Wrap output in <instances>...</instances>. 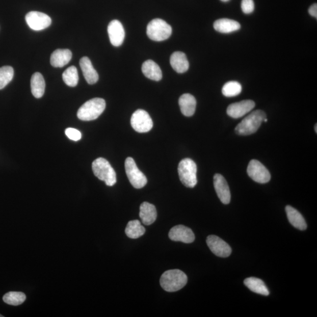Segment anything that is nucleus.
I'll return each mask as SVG.
<instances>
[{
  "label": "nucleus",
  "mask_w": 317,
  "mask_h": 317,
  "mask_svg": "<svg viewBox=\"0 0 317 317\" xmlns=\"http://www.w3.org/2000/svg\"><path fill=\"white\" fill-rule=\"evenodd\" d=\"M188 282V277L180 270H170L162 274L160 284L168 292H175L183 288Z\"/></svg>",
  "instance_id": "1"
},
{
  "label": "nucleus",
  "mask_w": 317,
  "mask_h": 317,
  "mask_svg": "<svg viewBox=\"0 0 317 317\" xmlns=\"http://www.w3.org/2000/svg\"><path fill=\"white\" fill-rule=\"evenodd\" d=\"M106 108L105 100L95 98L88 100L80 108L77 117L82 121H90L97 119Z\"/></svg>",
  "instance_id": "2"
},
{
  "label": "nucleus",
  "mask_w": 317,
  "mask_h": 317,
  "mask_svg": "<svg viewBox=\"0 0 317 317\" xmlns=\"http://www.w3.org/2000/svg\"><path fill=\"white\" fill-rule=\"evenodd\" d=\"M266 118V115L264 111H255L238 124L235 129V133L243 136L256 133Z\"/></svg>",
  "instance_id": "3"
},
{
  "label": "nucleus",
  "mask_w": 317,
  "mask_h": 317,
  "mask_svg": "<svg viewBox=\"0 0 317 317\" xmlns=\"http://www.w3.org/2000/svg\"><path fill=\"white\" fill-rule=\"evenodd\" d=\"M92 171L95 176L105 181L108 187H113L117 183V175L115 170L105 158L99 157L92 163Z\"/></svg>",
  "instance_id": "4"
},
{
  "label": "nucleus",
  "mask_w": 317,
  "mask_h": 317,
  "mask_svg": "<svg viewBox=\"0 0 317 317\" xmlns=\"http://www.w3.org/2000/svg\"><path fill=\"white\" fill-rule=\"evenodd\" d=\"M178 173L181 182L186 187L193 188L198 183L197 166L191 158H186L180 161L178 166Z\"/></svg>",
  "instance_id": "5"
},
{
  "label": "nucleus",
  "mask_w": 317,
  "mask_h": 317,
  "mask_svg": "<svg viewBox=\"0 0 317 317\" xmlns=\"http://www.w3.org/2000/svg\"><path fill=\"white\" fill-rule=\"evenodd\" d=\"M172 33L171 26L162 19H154L147 26V35L150 40L154 41L167 40L171 37Z\"/></svg>",
  "instance_id": "6"
},
{
  "label": "nucleus",
  "mask_w": 317,
  "mask_h": 317,
  "mask_svg": "<svg viewBox=\"0 0 317 317\" xmlns=\"http://www.w3.org/2000/svg\"><path fill=\"white\" fill-rule=\"evenodd\" d=\"M125 167L127 178L133 187L136 189L144 188L148 180L144 174L138 169L133 158L129 157L126 158Z\"/></svg>",
  "instance_id": "7"
},
{
  "label": "nucleus",
  "mask_w": 317,
  "mask_h": 317,
  "mask_svg": "<svg viewBox=\"0 0 317 317\" xmlns=\"http://www.w3.org/2000/svg\"><path fill=\"white\" fill-rule=\"evenodd\" d=\"M134 129L139 133L149 132L153 127V121L146 111L138 110L133 114L130 120Z\"/></svg>",
  "instance_id": "8"
},
{
  "label": "nucleus",
  "mask_w": 317,
  "mask_h": 317,
  "mask_svg": "<svg viewBox=\"0 0 317 317\" xmlns=\"http://www.w3.org/2000/svg\"><path fill=\"white\" fill-rule=\"evenodd\" d=\"M247 174L256 182L266 183L271 179V175L265 166L257 160H251L247 167Z\"/></svg>",
  "instance_id": "9"
},
{
  "label": "nucleus",
  "mask_w": 317,
  "mask_h": 317,
  "mask_svg": "<svg viewBox=\"0 0 317 317\" xmlns=\"http://www.w3.org/2000/svg\"><path fill=\"white\" fill-rule=\"evenodd\" d=\"M25 20L30 28L34 31L46 29L51 25L52 22L48 15L38 11H31L27 14Z\"/></svg>",
  "instance_id": "10"
},
{
  "label": "nucleus",
  "mask_w": 317,
  "mask_h": 317,
  "mask_svg": "<svg viewBox=\"0 0 317 317\" xmlns=\"http://www.w3.org/2000/svg\"><path fill=\"white\" fill-rule=\"evenodd\" d=\"M206 243L208 247L216 256L225 258L229 257L231 253L230 246L216 235H208Z\"/></svg>",
  "instance_id": "11"
},
{
  "label": "nucleus",
  "mask_w": 317,
  "mask_h": 317,
  "mask_svg": "<svg viewBox=\"0 0 317 317\" xmlns=\"http://www.w3.org/2000/svg\"><path fill=\"white\" fill-rule=\"evenodd\" d=\"M170 239L174 242L192 243L195 241V236L193 231L183 225H177L172 228L169 233Z\"/></svg>",
  "instance_id": "12"
},
{
  "label": "nucleus",
  "mask_w": 317,
  "mask_h": 317,
  "mask_svg": "<svg viewBox=\"0 0 317 317\" xmlns=\"http://www.w3.org/2000/svg\"><path fill=\"white\" fill-rule=\"evenodd\" d=\"M254 107L255 103L253 100H244L231 104L227 108V114L231 118L237 119L249 113Z\"/></svg>",
  "instance_id": "13"
},
{
  "label": "nucleus",
  "mask_w": 317,
  "mask_h": 317,
  "mask_svg": "<svg viewBox=\"0 0 317 317\" xmlns=\"http://www.w3.org/2000/svg\"><path fill=\"white\" fill-rule=\"evenodd\" d=\"M108 33L112 45L119 46L123 44L125 32L121 22L116 20L112 21L108 25Z\"/></svg>",
  "instance_id": "14"
},
{
  "label": "nucleus",
  "mask_w": 317,
  "mask_h": 317,
  "mask_svg": "<svg viewBox=\"0 0 317 317\" xmlns=\"http://www.w3.org/2000/svg\"><path fill=\"white\" fill-rule=\"evenodd\" d=\"M214 187L216 193L221 202L225 204L230 202L231 194L227 181L220 174L214 176Z\"/></svg>",
  "instance_id": "15"
},
{
  "label": "nucleus",
  "mask_w": 317,
  "mask_h": 317,
  "mask_svg": "<svg viewBox=\"0 0 317 317\" xmlns=\"http://www.w3.org/2000/svg\"><path fill=\"white\" fill-rule=\"evenodd\" d=\"M72 57V52L68 49H58L51 56L50 63L52 66L62 68L69 63Z\"/></svg>",
  "instance_id": "16"
},
{
  "label": "nucleus",
  "mask_w": 317,
  "mask_h": 317,
  "mask_svg": "<svg viewBox=\"0 0 317 317\" xmlns=\"http://www.w3.org/2000/svg\"><path fill=\"white\" fill-rule=\"evenodd\" d=\"M80 64L87 82L90 85L97 83L98 73L93 67L91 60L88 57H84L81 59Z\"/></svg>",
  "instance_id": "17"
},
{
  "label": "nucleus",
  "mask_w": 317,
  "mask_h": 317,
  "mask_svg": "<svg viewBox=\"0 0 317 317\" xmlns=\"http://www.w3.org/2000/svg\"><path fill=\"white\" fill-rule=\"evenodd\" d=\"M139 216L145 225H152L157 218V211L153 204L148 202L142 203L140 206Z\"/></svg>",
  "instance_id": "18"
},
{
  "label": "nucleus",
  "mask_w": 317,
  "mask_h": 317,
  "mask_svg": "<svg viewBox=\"0 0 317 317\" xmlns=\"http://www.w3.org/2000/svg\"><path fill=\"white\" fill-rule=\"evenodd\" d=\"M170 63L176 72L182 73L187 72L189 68V63L187 56L182 52L173 53L170 59Z\"/></svg>",
  "instance_id": "19"
},
{
  "label": "nucleus",
  "mask_w": 317,
  "mask_h": 317,
  "mask_svg": "<svg viewBox=\"0 0 317 317\" xmlns=\"http://www.w3.org/2000/svg\"><path fill=\"white\" fill-rule=\"evenodd\" d=\"M181 113L186 117L194 115L196 108V100L194 96L189 94L181 95L179 99Z\"/></svg>",
  "instance_id": "20"
},
{
  "label": "nucleus",
  "mask_w": 317,
  "mask_h": 317,
  "mask_svg": "<svg viewBox=\"0 0 317 317\" xmlns=\"http://www.w3.org/2000/svg\"><path fill=\"white\" fill-rule=\"evenodd\" d=\"M285 212L288 221L292 226L300 230L307 229V223L299 211L290 206H287L285 207Z\"/></svg>",
  "instance_id": "21"
},
{
  "label": "nucleus",
  "mask_w": 317,
  "mask_h": 317,
  "mask_svg": "<svg viewBox=\"0 0 317 317\" xmlns=\"http://www.w3.org/2000/svg\"><path fill=\"white\" fill-rule=\"evenodd\" d=\"M214 29L221 33H230L241 29V25L236 21L230 19L222 18L216 20L214 24Z\"/></svg>",
  "instance_id": "22"
},
{
  "label": "nucleus",
  "mask_w": 317,
  "mask_h": 317,
  "mask_svg": "<svg viewBox=\"0 0 317 317\" xmlns=\"http://www.w3.org/2000/svg\"><path fill=\"white\" fill-rule=\"evenodd\" d=\"M142 71L147 78L155 81L162 78V72L158 65L151 60H147L142 65Z\"/></svg>",
  "instance_id": "23"
},
{
  "label": "nucleus",
  "mask_w": 317,
  "mask_h": 317,
  "mask_svg": "<svg viewBox=\"0 0 317 317\" xmlns=\"http://www.w3.org/2000/svg\"><path fill=\"white\" fill-rule=\"evenodd\" d=\"M31 88L35 98H40L44 95L45 83L43 76L39 72L34 73L31 79Z\"/></svg>",
  "instance_id": "24"
},
{
  "label": "nucleus",
  "mask_w": 317,
  "mask_h": 317,
  "mask_svg": "<svg viewBox=\"0 0 317 317\" xmlns=\"http://www.w3.org/2000/svg\"><path fill=\"white\" fill-rule=\"evenodd\" d=\"M246 287L251 292L259 294L262 296H268L269 295V291L264 281L256 277H249L246 278L244 281Z\"/></svg>",
  "instance_id": "25"
},
{
  "label": "nucleus",
  "mask_w": 317,
  "mask_h": 317,
  "mask_svg": "<svg viewBox=\"0 0 317 317\" xmlns=\"http://www.w3.org/2000/svg\"><path fill=\"white\" fill-rule=\"evenodd\" d=\"M145 229L138 220H131L127 223L125 229L127 236L133 239H137L145 233Z\"/></svg>",
  "instance_id": "26"
},
{
  "label": "nucleus",
  "mask_w": 317,
  "mask_h": 317,
  "mask_svg": "<svg viewBox=\"0 0 317 317\" xmlns=\"http://www.w3.org/2000/svg\"><path fill=\"white\" fill-rule=\"evenodd\" d=\"M63 79L68 86L76 87L79 81L78 72L76 68L71 66L67 68L63 73Z\"/></svg>",
  "instance_id": "27"
},
{
  "label": "nucleus",
  "mask_w": 317,
  "mask_h": 317,
  "mask_svg": "<svg viewBox=\"0 0 317 317\" xmlns=\"http://www.w3.org/2000/svg\"><path fill=\"white\" fill-rule=\"evenodd\" d=\"M242 90L241 84L237 81H229L224 85L222 94L226 97H234L241 94Z\"/></svg>",
  "instance_id": "28"
},
{
  "label": "nucleus",
  "mask_w": 317,
  "mask_h": 317,
  "mask_svg": "<svg viewBox=\"0 0 317 317\" xmlns=\"http://www.w3.org/2000/svg\"><path fill=\"white\" fill-rule=\"evenodd\" d=\"M25 300V294L21 292H9L3 297V301L6 304L14 305V306L21 305L24 302Z\"/></svg>",
  "instance_id": "29"
},
{
  "label": "nucleus",
  "mask_w": 317,
  "mask_h": 317,
  "mask_svg": "<svg viewBox=\"0 0 317 317\" xmlns=\"http://www.w3.org/2000/svg\"><path fill=\"white\" fill-rule=\"evenodd\" d=\"M14 76V69L10 66L0 68V90L5 88Z\"/></svg>",
  "instance_id": "30"
},
{
  "label": "nucleus",
  "mask_w": 317,
  "mask_h": 317,
  "mask_svg": "<svg viewBox=\"0 0 317 317\" xmlns=\"http://www.w3.org/2000/svg\"><path fill=\"white\" fill-rule=\"evenodd\" d=\"M241 7L243 12L245 14L252 13L254 10L253 0H242Z\"/></svg>",
  "instance_id": "31"
},
{
  "label": "nucleus",
  "mask_w": 317,
  "mask_h": 317,
  "mask_svg": "<svg viewBox=\"0 0 317 317\" xmlns=\"http://www.w3.org/2000/svg\"><path fill=\"white\" fill-rule=\"evenodd\" d=\"M65 134H66L67 137L69 139L74 141H78L82 138V135H81L80 131L76 129L72 128V127H69V128L65 130Z\"/></svg>",
  "instance_id": "32"
},
{
  "label": "nucleus",
  "mask_w": 317,
  "mask_h": 317,
  "mask_svg": "<svg viewBox=\"0 0 317 317\" xmlns=\"http://www.w3.org/2000/svg\"><path fill=\"white\" fill-rule=\"evenodd\" d=\"M308 13L310 14L311 16L317 18V5L316 4H314L312 5L308 9Z\"/></svg>",
  "instance_id": "33"
},
{
  "label": "nucleus",
  "mask_w": 317,
  "mask_h": 317,
  "mask_svg": "<svg viewBox=\"0 0 317 317\" xmlns=\"http://www.w3.org/2000/svg\"><path fill=\"white\" fill-rule=\"evenodd\" d=\"M220 1H222L223 2H227L230 1V0H220Z\"/></svg>",
  "instance_id": "34"
},
{
  "label": "nucleus",
  "mask_w": 317,
  "mask_h": 317,
  "mask_svg": "<svg viewBox=\"0 0 317 317\" xmlns=\"http://www.w3.org/2000/svg\"><path fill=\"white\" fill-rule=\"evenodd\" d=\"M316 127H317V125H316V124H315V133H317V129H316Z\"/></svg>",
  "instance_id": "35"
},
{
  "label": "nucleus",
  "mask_w": 317,
  "mask_h": 317,
  "mask_svg": "<svg viewBox=\"0 0 317 317\" xmlns=\"http://www.w3.org/2000/svg\"><path fill=\"white\" fill-rule=\"evenodd\" d=\"M4 316L2 315H0V317H3Z\"/></svg>",
  "instance_id": "36"
}]
</instances>
